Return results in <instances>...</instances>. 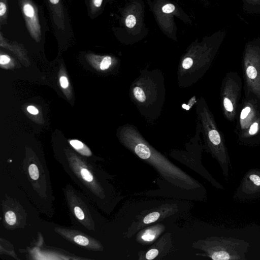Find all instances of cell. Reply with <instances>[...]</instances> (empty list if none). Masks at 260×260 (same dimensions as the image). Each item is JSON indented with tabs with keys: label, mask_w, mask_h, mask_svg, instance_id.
Here are the masks:
<instances>
[{
	"label": "cell",
	"mask_w": 260,
	"mask_h": 260,
	"mask_svg": "<svg viewBox=\"0 0 260 260\" xmlns=\"http://www.w3.org/2000/svg\"><path fill=\"white\" fill-rule=\"evenodd\" d=\"M235 134L238 142L248 146L260 144V106L250 98L241 100L236 115Z\"/></svg>",
	"instance_id": "1"
},
{
	"label": "cell",
	"mask_w": 260,
	"mask_h": 260,
	"mask_svg": "<svg viewBox=\"0 0 260 260\" xmlns=\"http://www.w3.org/2000/svg\"><path fill=\"white\" fill-rule=\"evenodd\" d=\"M244 96L260 106V37L248 41L242 57Z\"/></svg>",
	"instance_id": "2"
},
{
	"label": "cell",
	"mask_w": 260,
	"mask_h": 260,
	"mask_svg": "<svg viewBox=\"0 0 260 260\" xmlns=\"http://www.w3.org/2000/svg\"><path fill=\"white\" fill-rule=\"evenodd\" d=\"M201 115L208 146L220 164L225 179H228L230 160L224 137L218 129L214 117L206 105L203 106Z\"/></svg>",
	"instance_id": "3"
},
{
	"label": "cell",
	"mask_w": 260,
	"mask_h": 260,
	"mask_svg": "<svg viewBox=\"0 0 260 260\" xmlns=\"http://www.w3.org/2000/svg\"><path fill=\"white\" fill-rule=\"evenodd\" d=\"M242 89V80L239 74L234 71L228 72L221 83L220 98L223 115L230 122L236 119Z\"/></svg>",
	"instance_id": "4"
},
{
	"label": "cell",
	"mask_w": 260,
	"mask_h": 260,
	"mask_svg": "<svg viewBox=\"0 0 260 260\" xmlns=\"http://www.w3.org/2000/svg\"><path fill=\"white\" fill-rule=\"evenodd\" d=\"M21 8L30 35L36 41H39L41 39V30L37 9L28 0L22 1Z\"/></svg>",
	"instance_id": "5"
},
{
	"label": "cell",
	"mask_w": 260,
	"mask_h": 260,
	"mask_svg": "<svg viewBox=\"0 0 260 260\" xmlns=\"http://www.w3.org/2000/svg\"><path fill=\"white\" fill-rule=\"evenodd\" d=\"M243 10L251 14H260V0H241Z\"/></svg>",
	"instance_id": "6"
},
{
	"label": "cell",
	"mask_w": 260,
	"mask_h": 260,
	"mask_svg": "<svg viewBox=\"0 0 260 260\" xmlns=\"http://www.w3.org/2000/svg\"><path fill=\"white\" fill-rule=\"evenodd\" d=\"M70 144L77 151L82 155L86 156H90L91 152L89 148L81 141L77 140H73L70 141Z\"/></svg>",
	"instance_id": "7"
},
{
	"label": "cell",
	"mask_w": 260,
	"mask_h": 260,
	"mask_svg": "<svg viewBox=\"0 0 260 260\" xmlns=\"http://www.w3.org/2000/svg\"><path fill=\"white\" fill-rule=\"evenodd\" d=\"M156 235V232L155 230L148 229L142 235L141 238L145 241L150 242L155 238Z\"/></svg>",
	"instance_id": "8"
},
{
	"label": "cell",
	"mask_w": 260,
	"mask_h": 260,
	"mask_svg": "<svg viewBox=\"0 0 260 260\" xmlns=\"http://www.w3.org/2000/svg\"><path fill=\"white\" fill-rule=\"evenodd\" d=\"M133 93L136 99L140 102H144L146 99L145 93L141 88L135 87L133 89Z\"/></svg>",
	"instance_id": "9"
},
{
	"label": "cell",
	"mask_w": 260,
	"mask_h": 260,
	"mask_svg": "<svg viewBox=\"0 0 260 260\" xmlns=\"http://www.w3.org/2000/svg\"><path fill=\"white\" fill-rule=\"evenodd\" d=\"M159 216L160 214L158 212H152L144 217L143 222L145 224L154 222L159 218Z\"/></svg>",
	"instance_id": "10"
},
{
	"label": "cell",
	"mask_w": 260,
	"mask_h": 260,
	"mask_svg": "<svg viewBox=\"0 0 260 260\" xmlns=\"http://www.w3.org/2000/svg\"><path fill=\"white\" fill-rule=\"evenodd\" d=\"M28 172L30 177L33 180H37L39 177V172L37 166L35 164H31L28 167Z\"/></svg>",
	"instance_id": "11"
},
{
	"label": "cell",
	"mask_w": 260,
	"mask_h": 260,
	"mask_svg": "<svg viewBox=\"0 0 260 260\" xmlns=\"http://www.w3.org/2000/svg\"><path fill=\"white\" fill-rule=\"evenodd\" d=\"M5 220L9 225H13L16 221V216L14 212L12 211H9L5 214Z\"/></svg>",
	"instance_id": "12"
},
{
	"label": "cell",
	"mask_w": 260,
	"mask_h": 260,
	"mask_svg": "<svg viewBox=\"0 0 260 260\" xmlns=\"http://www.w3.org/2000/svg\"><path fill=\"white\" fill-rule=\"evenodd\" d=\"M74 241L81 246H86L89 243L88 239L83 236L77 235L74 238Z\"/></svg>",
	"instance_id": "13"
},
{
	"label": "cell",
	"mask_w": 260,
	"mask_h": 260,
	"mask_svg": "<svg viewBox=\"0 0 260 260\" xmlns=\"http://www.w3.org/2000/svg\"><path fill=\"white\" fill-rule=\"evenodd\" d=\"M82 177L84 180L87 182H91L93 180V176L91 173L86 169L82 168L80 172Z\"/></svg>",
	"instance_id": "14"
},
{
	"label": "cell",
	"mask_w": 260,
	"mask_h": 260,
	"mask_svg": "<svg viewBox=\"0 0 260 260\" xmlns=\"http://www.w3.org/2000/svg\"><path fill=\"white\" fill-rule=\"evenodd\" d=\"M112 59L111 57L110 56H106L105 57L101 64H100V68L102 70H106L108 69L110 64H111Z\"/></svg>",
	"instance_id": "15"
},
{
	"label": "cell",
	"mask_w": 260,
	"mask_h": 260,
	"mask_svg": "<svg viewBox=\"0 0 260 260\" xmlns=\"http://www.w3.org/2000/svg\"><path fill=\"white\" fill-rule=\"evenodd\" d=\"M136 23V19L133 15H128L125 19V24L128 28L133 27Z\"/></svg>",
	"instance_id": "16"
},
{
	"label": "cell",
	"mask_w": 260,
	"mask_h": 260,
	"mask_svg": "<svg viewBox=\"0 0 260 260\" xmlns=\"http://www.w3.org/2000/svg\"><path fill=\"white\" fill-rule=\"evenodd\" d=\"M158 254L157 249L153 248L149 250L146 254V258L148 260H151L156 257Z\"/></svg>",
	"instance_id": "17"
},
{
	"label": "cell",
	"mask_w": 260,
	"mask_h": 260,
	"mask_svg": "<svg viewBox=\"0 0 260 260\" xmlns=\"http://www.w3.org/2000/svg\"><path fill=\"white\" fill-rule=\"evenodd\" d=\"M193 64V60L190 57L185 58L182 62V67L184 69H189Z\"/></svg>",
	"instance_id": "18"
},
{
	"label": "cell",
	"mask_w": 260,
	"mask_h": 260,
	"mask_svg": "<svg viewBox=\"0 0 260 260\" xmlns=\"http://www.w3.org/2000/svg\"><path fill=\"white\" fill-rule=\"evenodd\" d=\"M175 9V8L174 5L172 4H168L165 5L162 8V11L165 13H171L174 11Z\"/></svg>",
	"instance_id": "19"
},
{
	"label": "cell",
	"mask_w": 260,
	"mask_h": 260,
	"mask_svg": "<svg viewBox=\"0 0 260 260\" xmlns=\"http://www.w3.org/2000/svg\"><path fill=\"white\" fill-rule=\"evenodd\" d=\"M74 213L76 216L80 220H82L84 218V214L81 209L76 206L74 208Z\"/></svg>",
	"instance_id": "20"
},
{
	"label": "cell",
	"mask_w": 260,
	"mask_h": 260,
	"mask_svg": "<svg viewBox=\"0 0 260 260\" xmlns=\"http://www.w3.org/2000/svg\"><path fill=\"white\" fill-rule=\"evenodd\" d=\"M60 84L61 86L63 88H67L69 85V82L67 78L65 76H62L60 78Z\"/></svg>",
	"instance_id": "21"
},
{
	"label": "cell",
	"mask_w": 260,
	"mask_h": 260,
	"mask_svg": "<svg viewBox=\"0 0 260 260\" xmlns=\"http://www.w3.org/2000/svg\"><path fill=\"white\" fill-rule=\"evenodd\" d=\"M10 60L9 56L6 55H1L0 56V63L1 64H6Z\"/></svg>",
	"instance_id": "22"
},
{
	"label": "cell",
	"mask_w": 260,
	"mask_h": 260,
	"mask_svg": "<svg viewBox=\"0 0 260 260\" xmlns=\"http://www.w3.org/2000/svg\"><path fill=\"white\" fill-rule=\"evenodd\" d=\"M7 11V7L6 4L3 2H0V16L2 17L4 16Z\"/></svg>",
	"instance_id": "23"
},
{
	"label": "cell",
	"mask_w": 260,
	"mask_h": 260,
	"mask_svg": "<svg viewBox=\"0 0 260 260\" xmlns=\"http://www.w3.org/2000/svg\"><path fill=\"white\" fill-rule=\"evenodd\" d=\"M27 110L29 113L31 114L36 115L38 113V110L34 106H29L27 108Z\"/></svg>",
	"instance_id": "24"
},
{
	"label": "cell",
	"mask_w": 260,
	"mask_h": 260,
	"mask_svg": "<svg viewBox=\"0 0 260 260\" xmlns=\"http://www.w3.org/2000/svg\"><path fill=\"white\" fill-rule=\"evenodd\" d=\"M103 0H93V4L95 7H100L102 3Z\"/></svg>",
	"instance_id": "25"
},
{
	"label": "cell",
	"mask_w": 260,
	"mask_h": 260,
	"mask_svg": "<svg viewBox=\"0 0 260 260\" xmlns=\"http://www.w3.org/2000/svg\"><path fill=\"white\" fill-rule=\"evenodd\" d=\"M50 2L53 5H57L59 3L60 0H49Z\"/></svg>",
	"instance_id": "26"
}]
</instances>
